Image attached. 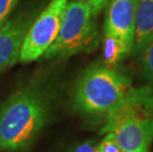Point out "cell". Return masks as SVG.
I'll list each match as a JSON object with an SVG mask.
<instances>
[{
    "instance_id": "1",
    "label": "cell",
    "mask_w": 153,
    "mask_h": 152,
    "mask_svg": "<svg viewBox=\"0 0 153 152\" xmlns=\"http://www.w3.org/2000/svg\"><path fill=\"white\" fill-rule=\"evenodd\" d=\"M48 103L38 89L14 93L0 109V150L16 151L29 146L48 119Z\"/></svg>"
},
{
    "instance_id": "2",
    "label": "cell",
    "mask_w": 153,
    "mask_h": 152,
    "mask_svg": "<svg viewBox=\"0 0 153 152\" xmlns=\"http://www.w3.org/2000/svg\"><path fill=\"white\" fill-rule=\"evenodd\" d=\"M132 88L131 79L116 67L95 64L85 70L74 88L77 111L87 115H107Z\"/></svg>"
},
{
    "instance_id": "3",
    "label": "cell",
    "mask_w": 153,
    "mask_h": 152,
    "mask_svg": "<svg viewBox=\"0 0 153 152\" xmlns=\"http://www.w3.org/2000/svg\"><path fill=\"white\" fill-rule=\"evenodd\" d=\"M94 19L89 1H68L57 37L42 57H66L92 47L97 37Z\"/></svg>"
},
{
    "instance_id": "4",
    "label": "cell",
    "mask_w": 153,
    "mask_h": 152,
    "mask_svg": "<svg viewBox=\"0 0 153 152\" xmlns=\"http://www.w3.org/2000/svg\"><path fill=\"white\" fill-rule=\"evenodd\" d=\"M68 1L51 0L33 21L23 42L19 61L28 63L44 56L57 37Z\"/></svg>"
},
{
    "instance_id": "5",
    "label": "cell",
    "mask_w": 153,
    "mask_h": 152,
    "mask_svg": "<svg viewBox=\"0 0 153 152\" xmlns=\"http://www.w3.org/2000/svg\"><path fill=\"white\" fill-rule=\"evenodd\" d=\"M153 118V89L150 86L132 88L118 105L107 114L101 133L111 132L120 122L128 119Z\"/></svg>"
},
{
    "instance_id": "6",
    "label": "cell",
    "mask_w": 153,
    "mask_h": 152,
    "mask_svg": "<svg viewBox=\"0 0 153 152\" xmlns=\"http://www.w3.org/2000/svg\"><path fill=\"white\" fill-rule=\"evenodd\" d=\"M33 21V16H20L0 26V71L19 60L25 36Z\"/></svg>"
},
{
    "instance_id": "7",
    "label": "cell",
    "mask_w": 153,
    "mask_h": 152,
    "mask_svg": "<svg viewBox=\"0 0 153 152\" xmlns=\"http://www.w3.org/2000/svg\"><path fill=\"white\" fill-rule=\"evenodd\" d=\"M111 132L123 152H149L153 142V118L125 121Z\"/></svg>"
},
{
    "instance_id": "8",
    "label": "cell",
    "mask_w": 153,
    "mask_h": 152,
    "mask_svg": "<svg viewBox=\"0 0 153 152\" xmlns=\"http://www.w3.org/2000/svg\"><path fill=\"white\" fill-rule=\"evenodd\" d=\"M104 33L115 35L133 48L134 0H108Z\"/></svg>"
},
{
    "instance_id": "9",
    "label": "cell",
    "mask_w": 153,
    "mask_h": 152,
    "mask_svg": "<svg viewBox=\"0 0 153 152\" xmlns=\"http://www.w3.org/2000/svg\"><path fill=\"white\" fill-rule=\"evenodd\" d=\"M153 38V0H134V41L136 56Z\"/></svg>"
},
{
    "instance_id": "10",
    "label": "cell",
    "mask_w": 153,
    "mask_h": 152,
    "mask_svg": "<svg viewBox=\"0 0 153 152\" xmlns=\"http://www.w3.org/2000/svg\"><path fill=\"white\" fill-rule=\"evenodd\" d=\"M132 53V48L115 35L104 33L103 61L109 67H116Z\"/></svg>"
},
{
    "instance_id": "11",
    "label": "cell",
    "mask_w": 153,
    "mask_h": 152,
    "mask_svg": "<svg viewBox=\"0 0 153 152\" xmlns=\"http://www.w3.org/2000/svg\"><path fill=\"white\" fill-rule=\"evenodd\" d=\"M141 74L146 81L153 84V38L137 54Z\"/></svg>"
},
{
    "instance_id": "12",
    "label": "cell",
    "mask_w": 153,
    "mask_h": 152,
    "mask_svg": "<svg viewBox=\"0 0 153 152\" xmlns=\"http://www.w3.org/2000/svg\"><path fill=\"white\" fill-rule=\"evenodd\" d=\"M98 148L102 152H123L112 132L106 133L103 140L98 143Z\"/></svg>"
},
{
    "instance_id": "13",
    "label": "cell",
    "mask_w": 153,
    "mask_h": 152,
    "mask_svg": "<svg viewBox=\"0 0 153 152\" xmlns=\"http://www.w3.org/2000/svg\"><path fill=\"white\" fill-rule=\"evenodd\" d=\"M19 0H0V26L7 20Z\"/></svg>"
},
{
    "instance_id": "14",
    "label": "cell",
    "mask_w": 153,
    "mask_h": 152,
    "mask_svg": "<svg viewBox=\"0 0 153 152\" xmlns=\"http://www.w3.org/2000/svg\"><path fill=\"white\" fill-rule=\"evenodd\" d=\"M98 144L95 139H87L76 144L69 152H96Z\"/></svg>"
},
{
    "instance_id": "15",
    "label": "cell",
    "mask_w": 153,
    "mask_h": 152,
    "mask_svg": "<svg viewBox=\"0 0 153 152\" xmlns=\"http://www.w3.org/2000/svg\"><path fill=\"white\" fill-rule=\"evenodd\" d=\"M107 2H108V0H89L92 12L95 17L99 14V12L102 10L104 6L107 4Z\"/></svg>"
},
{
    "instance_id": "16",
    "label": "cell",
    "mask_w": 153,
    "mask_h": 152,
    "mask_svg": "<svg viewBox=\"0 0 153 152\" xmlns=\"http://www.w3.org/2000/svg\"><path fill=\"white\" fill-rule=\"evenodd\" d=\"M96 152H102V151H101V150L99 149V148H98V147H97V151H96Z\"/></svg>"
},
{
    "instance_id": "17",
    "label": "cell",
    "mask_w": 153,
    "mask_h": 152,
    "mask_svg": "<svg viewBox=\"0 0 153 152\" xmlns=\"http://www.w3.org/2000/svg\"><path fill=\"white\" fill-rule=\"evenodd\" d=\"M78 1H89V0H78Z\"/></svg>"
}]
</instances>
